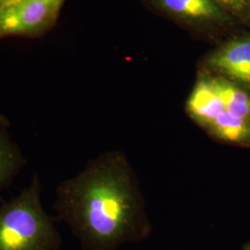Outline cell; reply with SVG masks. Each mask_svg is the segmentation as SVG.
<instances>
[{"instance_id":"obj_7","label":"cell","mask_w":250,"mask_h":250,"mask_svg":"<svg viewBox=\"0 0 250 250\" xmlns=\"http://www.w3.org/2000/svg\"><path fill=\"white\" fill-rule=\"evenodd\" d=\"M8 118L0 115V195L27 164L18 144L10 136Z\"/></svg>"},{"instance_id":"obj_5","label":"cell","mask_w":250,"mask_h":250,"mask_svg":"<svg viewBox=\"0 0 250 250\" xmlns=\"http://www.w3.org/2000/svg\"><path fill=\"white\" fill-rule=\"evenodd\" d=\"M205 73L229 81L250 94V36L231 39L207 55Z\"/></svg>"},{"instance_id":"obj_13","label":"cell","mask_w":250,"mask_h":250,"mask_svg":"<svg viewBox=\"0 0 250 250\" xmlns=\"http://www.w3.org/2000/svg\"><path fill=\"white\" fill-rule=\"evenodd\" d=\"M250 250V244L247 245V246L244 248V250Z\"/></svg>"},{"instance_id":"obj_3","label":"cell","mask_w":250,"mask_h":250,"mask_svg":"<svg viewBox=\"0 0 250 250\" xmlns=\"http://www.w3.org/2000/svg\"><path fill=\"white\" fill-rule=\"evenodd\" d=\"M65 0H21L0 8V38L42 36L55 25Z\"/></svg>"},{"instance_id":"obj_10","label":"cell","mask_w":250,"mask_h":250,"mask_svg":"<svg viewBox=\"0 0 250 250\" xmlns=\"http://www.w3.org/2000/svg\"><path fill=\"white\" fill-rule=\"evenodd\" d=\"M249 0H214L215 3L229 15L241 16L248 9Z\"/></svg>"},{"instance_id":"obj_4","label":"cell","mask_w":250,"mask_h":250,"mask_svg":"<svg viewBox=\"0 0 250 250\" xmlns=\"http://www.w3.org/2000/svg\"><path fill=\"white\" fill-rule=\"evenodd\" d=\"M165 17L200 36H212L231 21L214 0H147Z\"/></svg>"},{"instance_id":"obj_12","label":"cell","mask_w":250,"mask_h":250,"mask_svg":"<svg viewBox=\"0 0 250 250\" xmlns=\"http://www.w3.org/2000/svg\"><path fill=\"white\" fill-rule=\"evenodd\" d=\"M247 11H248V13H249L250 17V0L248 1V9H247Z\"/></svg>"},{"instance_id":"obj_11","label":"cell","mask_w":250,"mask_h":250,"mask_svg":"<svg viewBox=\"0 0 250 250\" xmlns=\"http://www.w3.org/2000/svg\"><path fill=\"white\" fill-rule=\"evenodd\" d=\"M19 1H21V0H3L1 2V4H0V8L4 7V6H7V5H9V4L16 3V2H19Z\"/></svg>"},{"instance_id":"obj_8","label":"cell","mask_w":250,"mask_h":250,"mask_svg":"<svg viewBox=\"0 0 250 250\" xmlns=\"http://www.w3.org/2000/svg\"><path fill=\"white\" fill-rule=\"evenodd\" d=\"M207 131L218 140L250 147V123L224 110Z\"/></svg>"},{"instance_id":"obj_6","label":"cell","mask_w":250,"mask_h":250,"mask_svg":"<svg viewBox=\"0 0 250 250\" xmlns=\"http://www.w3.org/2000/svg\"><path fill=\"white\" fill-rule=\"evenodd\" d=\"M187 110L190 117L206 130L225 110L208 73L203 72L199 76L187 101Z\"/></svg>"},{"instance_id":"obj_14","label":"cell","mask_w":250,"mask_h":250,"mask_svg":"<svg viewBox=\"0 0 250 250\" xmlns=\"http://www.w3.org/2000/svg\"><path fill=\"white\" fill-rule=\"evenodd\" d=\"M2 1H3V0H0V4H1V2H2Z\"/></svg>"},{"instance_id":"obj_9","label":"cell","mask_w":250,"mask_h":250,"mask_svg":"<svg viewBox=\"0 0 250 250\" xmlns=\"http://www.w3.org/2000/svg\"><path fill=\"white\" fill-rule=\"evenodd\" d=\"M208 75L222 99L225 110L250 123V93L224 78Z\"/></svg>"},{"instance_id":"obj_1","label":"cell","mask_w":250,"mask_h":250,"mask_svg":"<svg viewBox=\"0 0 250 250\" xmlns=\"http://www.w3.org/2000/svg\"><path fill=\"white\" fill-rule=\"evenodd\" d=\"M53 208L84 250H116L149 232L134 172L119 151L99 155L62 182Z\"/></svg>"},{"instance_id":"obj_2","label":"cell","mask_w":250,"mask_h":250,"mask_svg":"<svg viewBox=\"0 0 250 250\" xmlns=\"http://www.w3.org/2000/svg\"><path fill=\"white\" fill-rule=\"evenodd\" d=\"M42 191L35 173L17 197L0 205V250H60L62 236L42 206Z\"/></svg>"}]
</instances>
